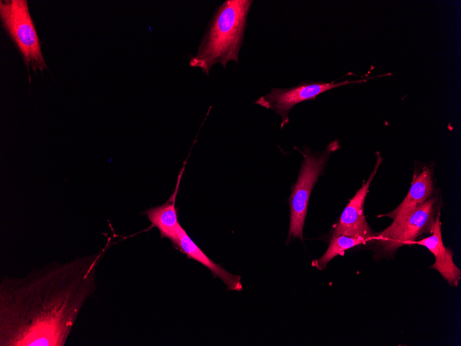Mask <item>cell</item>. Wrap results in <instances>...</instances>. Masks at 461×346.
<instances>
[{"instance_id":"6da1fadb","label":"cell","mask_w":461,"mask_h":346,"mask_svg":"<svg viewBox=\"0 0 461 346\" xmlns=\"http://www.w3.org/2000/svg\"><path fill=\"white\" fill-rule=\"evenodd\" d=\"M106 249L69 262H52L0 283L1 346H63L96 289Z\"/></svg>"},{"instance_id":"7a4b0ae2","label":"cell","mask_w":461,"mask_h":346,"mask_svg":"<svg viewBox=\"0 0 461 346\" xmlns=\"http://www.w3.org/2000/svg\"><path fill=\"white\" fill-rule=\"evenodd\" d=\"M251 0H226L217 10L190 66L208 75L216 64L238 61Z\"/></svg>"},{"instance_id":"3957f363","label":"cell","mask_w":461,"mask_h":346,"mask_svg":"<svg viewBox=\"0 0 461 346\" xmlns=\"http://www.w3.org/2000/svg\"><path fill=\"white\" fill-rule=\"evenodd\" d=\"M0 19L8 37L18 49L29 73L48 70L27 0H1Z\"/></svg>"},{"instance_id":"277c9868","label":"cell","mask_w":461,"mask_h":346,"mask_svg":"<svg viewBox=\"0 0 461 346\" xmlns=\"http://www.w3.org/2000/svg\"><path fill=\"white\" fill-rule=\"evenodd\" d=\"M339 148L337 141L328 145L322 154L306 151L296 183L293 186L289 198L290 226L288 240L299 238L303 240V228L307 213L310 195L313 186L326 164L330 154Z\"/></svg>"},{"instance_id":"5b68a950","label":"cell","mask_w":461,"mask_h":346,"mask_svg":"<svg viewBox=\"0 0 461 346\" xmlns=\"http://www.w3.org/2000/svg\"><path fill=\"white\" fill-rule=\"evenodd\" d=\"M436 212V199L429 198L417 206L401 222L389 226L379 233L378 240L384 251L393 252L411 244L422 233H431Z\"/></svg>"},{"instance_id":"8992f818","label":"cell","mask_w":461,"mask_h":346,"mask_svg":"<svg viewBox=\"0 0 461 346\" xmlns=\"http://www.w3.org/2000/svg\"><path fill=\"white\" fill-rule=\"evenodd\" d=\"M366 79L344 80L340 82L306 81L289 88H271V92L259 97L256 104L268 109H272L282 118L281 128L289 122L288 114L296 104L314 99L320 94L344 85L362 83Z\"/></svg>"},{"instance_id":"52a82bcc","label":"cell","mask_w":461,"mask_h":346,"mask_svg":"<svg viewBox=\"0 0 461 346\" xmlns=\"http://www.w3.org/2000/svg\"><path fill=\"white\" fill-rule=\"evenodd\" d=\"M382 159L380 155L368 180L356 192L344 209L339 222L334 227L333 236H345L368 241L372 238V231L366 220L364 205L370 184Z\"/></svg>"},{"instance_id":"ba28073f","label":"cell","mask_w":461,"mask_h":346,"mask_svg":"<svg viewBox=\"0 0 461 346\" xmlns=\"http://www.w3.org/2000/svg\"><path fill=\"white\" fill-rule=\"evenodd\" d=\"M415 243L426 247L434 256L431 268L436 269L451 287H457L461 277L460 269L455 265L452 251L444 247L441 233L440 213L437 211L431 235Z\"/></svg>"},{"instance_id":"9c48e42d","label":"cell","mask_w":461,"mask_h":346,"mask_svg":"<svg viewBox=\"0 0 461 346\" xmlns=\"http://www.w3.org/2000/svg\"><path fill=\"white\" fill-rule=\"evenodd\" d=\"M177 238L173 245L188 258L193 259L207 267L215 276L219 277L228 290L241 291V277L226 271L220 265L215 263L193 241L181 224L177 231Z\"/></svg>"},{"instance_id":"30bf717a","label":"cell","mask_w":461,"mask_h":346,"mask_svg":"<svg viewBox=\"0 0 461 346\" xmlns=\"http://www.w3.org/2000/svg\"><path fill=\"white\" fill-rule=\"evenodd\" d=\"M433 189L431 173L429 169H424L420 173H415L406 198L398 207L385 215L393 220L390 226H395L401 222L417 206L428 200Z\"/></svg>"},{"instance_id":"8fae6325","label":"cell","mask_w":461,"mask_h":346,"mask_svg":"<svg viewBox=\"0 0 461 346\" xmlns=\"http://www.w3.org/2000/svg\"><path fill=\"white\" fill-rule=\"evenodd\" d=\"M177 193V187L172 196L164 204L150 208L143 212V214L148 217L151 223L149 229L157 227L161 237L170 239L173 243L176 240V231L180 225L175 204Z\"/></svg>"},{"instance_id":"7c38bea8","label":"cell","mask_w":461,"mask_h":346,"mask_svg":"<svg viewBox=\"0 0 461 346\" xmlns=\"http://www.w3.org/2000/svg\"><path fill=\"white\" fill-rule=\"evenodd\" d=\"M366 242L364 240L345 236H333L329 246L324 254L313 262V265L319 269L325 268L326 264L338 255H343L344 251L352 247Z\"/></svg>"}]
</instances>
